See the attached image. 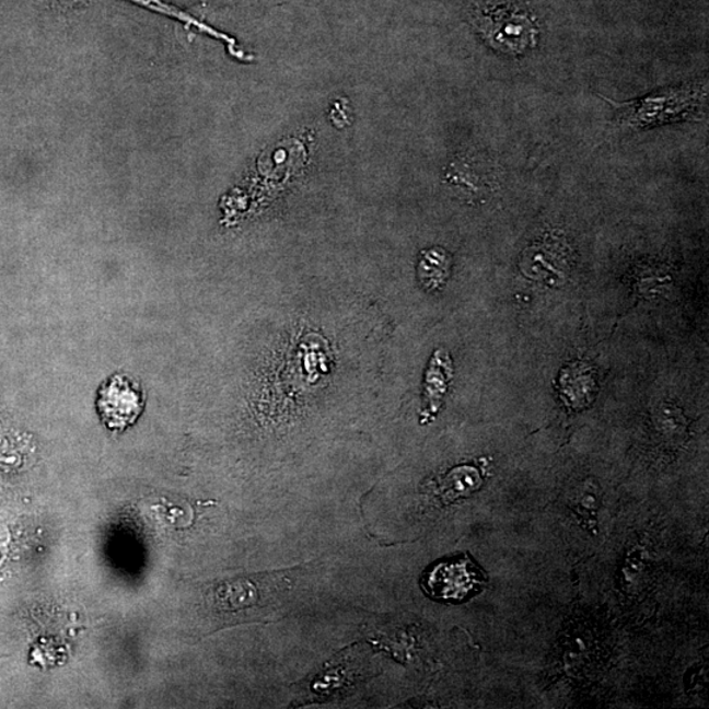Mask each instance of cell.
Here are the masks:
<instances>
[{"instance_id": "1", "label": "cell", "mask_w": 709, "mask_h": 709, "mask_svg": "<svg viewBox=\"0 0 709 709\" xmlns=\"http://www.w3.org/2000/svg\"><path fill=\"white\" fill-rule=\"evenodd\" d=\"M601 97L613 105L615 121L620 127L643 129L685 121L694 117L696 112L702 108L706 90L698 85H681V88L656 91L636 101L621 103L602 95Z\"/></svg>"}, {"instance_id": "2", "label": "cell", "mask_w": 709, "mask_h": 709, "mask_svg": "<svg viewBox=\"0 0 709 709\" xmlns=\"http://www.w3.org/2000/svg\"><path fill=\"white\" fill-rule=\"evenodd\" d=\"M475 24L486 42L505 55H523L537 44L535 19L514 4L492 2L479 7Z\"/></svg>"}, {"instance_id": "3", "label": "cell", "mask_w": 709, "mask_h": 709, "mask_svg": "<svg viewBox=\"0 0 709 709\" xmlns=\"http://www.w3.org/2000/svg\"><path fill=\"white\" fill-rule=\"evenodd\" d=\"M484 583V574L470 558L440 562L423 577L422 586L440 601H464Z\"/></svg>"}, {"instance_id": "4", "label": "cell", "mask_w": 709, "mask_h": 709, "mask_svg": "<svg viewBox=\"0 0 709 709\" xmlns=\"http://www.w3.org/2000/svg\"><path fill=\"white\" fill-rule=\"evenodd\" d=\"M98 412L111 430H124L133 423L142 410V394L128 377L109 379L97 399Z\"/></svg>"}, {"instance_id": "5", "label": "cell", "mask_w": 709, "mask_h": 709, "mask_svg": "<svg viewBox=\"0 0 709 709\" xmlns=\"http://www.w3.org/2000/svg\"><path fill=\"white\" fill-rule=\"evenodd\" d=\"M452 374V360L449 352L439 350L433 353L426 372L423 407L422 411H420V423H430L438 416L445 393L449 391Z\"/></svg>"}, {"instance_id": "6", "label": "cell", "mask_w": 709, "mask_h": 709, "mask_svg": "<svg viewBox=\"0 0 709 709\" xmlns=\"http://www.w3.org/2000/svg\"><path fill=\"white\" fill-rule=\"evenodd\" d=\"M484 484L483 470L473 465L456 468L439 476L430 484L432 495L442 504H450L473 495Z\"/></svg>"}, {"instance_id": "7", "label": "cell", "mask_w": 709, "mask_h": 709, "mask_svg": "<svg viewBox=\"0 0 709 709\" xmlns=\"http://www.w3.org/2000/svg\"><path fill=\"white\" fill-rule=\"evenodd\" d=\"M450 256L442 248H432L422 254L419 261V280L427 289H438L449 278Z\"/></svg>"}, {"instance_id": "8", "label": "cell", "mask_w": 709, "mask_h": 709, "mask_svg": "<svg viewBox=\"0 0 709 709\" xmlns=\"http://www.w3.org/2000/svg\"><path fill=\"white\" fill-rule=\"evenodd\" d=\"M571 508L580 515L582 522L595 527L597 511L601 508L600 492L591 485H583L571 499Z\"/></svg>"}]
</instances>
